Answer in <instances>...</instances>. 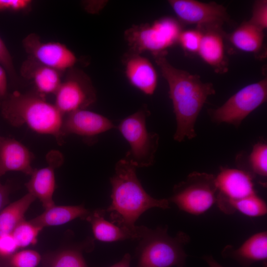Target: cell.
<instances>
[{
	"instance_id": "cell-1",
	"label": "cell",
	"mask_w": 267,
	"mask_h": 267,
	"mask_svg": "<svg viewBox=\"0 0 267 267\" xmlns=\"http://www.w3.org/2000/svg\"><path fill=\"white\" fill-rule=\"evenodd\" d=\"M136 169L125 157L117 162L115 173L110 178L112 201L105 211L109 214L111 222L135 233L139 240L143 225H135L137 220L152 208H170V202L148 194L137 177Z\"/></svg>"
},
{
	"instance_id": "cell-2",
	"label": "cell",
	"mask_w": 267,
	"mask_h": 267,
	"mask_svg": "<svg viewBox=\"0 0 267 267\" xmlns=\"http://www.w3.org/2000/svg\"><path fill=\"white\" fill-rule=\"evenodd\" d=\"M154 58L169 86L177 123L174 138L178 142L191 139L197 135L195 125L204 103L209 96L215 93L213 85L203 83L197 75L176 68L164 55Z\"/></svg>"
},
{
	"instance_id": "cell-3",
	"label": "cell",
	"mask_w": 267,
	"mask_h": 267,
	"mask_svg": "<svg viewBox=\"0 0 267 267\" xmlns=\"http://www.w3.org/2000/svg\"><path fill=\"white\" fill-rule=\"evenodd\" d=\"M1 113L14 127L25 125L39 134L53 136L59 144L63 142L61 126L64 115L39 93L13 92L3 100Z\"/></svg>"
},
{
	"instance_id": "cell-4",
	"label": "cell",
	"mask_w": 267,
	"mask_h": 267,
	"mask_svg": "<svg viewBox=\"0 0 267 267\" xmlns=\"http://www.w3.org/2000/svg\"><path fill=\"white\" fill-rule=\"evenodd\" d=\"M166 227L155 229L144 226L136 248V267H182L187 255L184 246L189 236L179 232L170 236Z\"/></svg>"
},
{
	"instance_id": "cell-5",
	"label": "cell",
	"mask_w": 267,
	"mask_h": 267,
	"mask_svg": "<svg viewBox=\"0 0 267 267\" xmlns=\"http://www.w3.org/2000/svg\"><path fill=\"white\" fill-rule=\"evenodd\" d=\"M181 32L176 19L165 17L150 23L133 25L124 35L130 52H149L155 57L164 55L166 49L178 42Z\"/></svg>"
},
{
	"instance_id": "cell-6",
	"label": "cell",
	"mask_w": 267,
	"mask_h": 267,
	"mask_svg": "<svg viewBox=\"0 0 267 267\" xmlns=\"http://www.w3.org/2000/svg\"><path fill=\"white\" fill-rule=\"evenodd\" d=\"M150 112L143 106L123 119L117 129L129 143L130 149L125 158L137 168L148 167L154 164L159 136L148 131L146 122Z\"/></svg>"
},
{
	"instance_id": "cell-7",
	"label": "cell",
	"mask_w": 267,
	"mask_h": 267,
	"mask_svg": "<svg viewBox=\"0 0 267 267\" xmlns=\"http://www.w3.org/2000/svg\"><path fill=\"white\" fill-rule=\"evenodd\" d=\"M218 193L214 175L193 172L174 186L173 194L168 200L180 210L199 215L216 203Z\"/></svg>"
},
{
	"instance_id": "cell-8",
	"label": "cell",
	"mask_w": 267,
	"mask_h": 267,
	"mask_svg": "<svg viewBox=\"0 0 267 267\" xmlns=\"http://www.w3.org/2000/svg\"><path fill=\"white\" fill-rule=\"evenodd\" d=\"M267 99V80L244 87L231 96L222 105L209 110L211 120L216 123H227L238 128L252 112Z\"/></svg>"
},
{
	"instance_id": "cell-9",
	"label": "cell",
	"mask_w": 267,
	"mask_h": 267,
	"mask_svg": "<svg viewBox=\"0 0 267 267\" xmlns=\"http://www.w3.org/2000/svg\"><path fill=\"white\" fill-rule=\"evenodd\" d=\"M54 105L64 116L86 109L96 99L95 90L89 78L80 70L70 69L55 93Z\"/></svg>"
},
{
	"instance_id": "cell-10",
	"label": "cell",
	"mask_w": 267,
	"mask_h": 267,
	"mask_svg": "<svg viewBox=\"0 0 267 267\" xmlns=\"http://www.w3.org/2000/svg\"><path fill=\"white\" fill-rule=\"evenodd\" d=\"M22 45L29 58L59 72L73 68L77 61L75 53L65 44L56 42H44L34 33L25 37Z\"/></svg>"
},
{
	"instance_id": "cell-11",
	"label": "cell",
	"mask_w": 267,
	"mask_h": 267,
	"mask_svg": "<svg viewBox=\"0 0 267 267\" xmlns=\"http://www.w3.org/2000/svg\"><path fill=\"white\" fill-rule=\"evenodd\" d=\"M169 3L178 17L186 23L218 27L228 21L225 8L215 2L170 0Z\"/></svg>"
},
{
	"instance_id": "cell-12",
	"label": "cell",
	"mask_w": 267,
	"mask_h": 267,
	"mask_svg": "<svg viewBox=\"0 0 267 267\" xmlns=\"http://www.w3.org/2000/svg\"><path fill=\"white\" fill-rule=\"evenodd\" d=\"M48 165L40 169H34L31 178L26 184L28 193L39 199L45 210L55 205L53 195L55 188L54 170L63 161L62 154L52 150L46 156Z\"/></svg>"
},
{
	"instance_id": "cell-13",
	"label": "cell",
	"mask_w": 267,
	"mask_h": 267,
	"mask_svg": "<svg viewBox=\"0 0 267 267\" xmlns=\"http://www.w3.org/2000/svg\"><path fill=\"white\" fill-rule=\"evenodd\" d=\"M116 127L107 118L98 113L82 109L64 116L61 126L63 137L75 134L85 138H93Z\"/></svg>"
},
{
	"instance_id": "cell-14",
	"label": "cell",
	"mask_w": 267,
	"mask_h": 267,
	"mask_svg": "<svg viewBox=\"0 0 267 267\" xmlns=\"http://www.w3.org/2000/svg\"><path fill=\"white\" fill-rule=\"evenodd\" d=\"M253 178L239 169L222 168L216 177L217 202L236 200L256 193Z\"/></svg>"
},
{
	"instance_id": "cell-15",
	"label": "cell",
	"mask_w": 267,
	"mask_h": 267,
	"mask_svg": "<svg viewBox=\"0 0 267 267\" xmlns=\"http://www.w3.org/2000/svg\"><path fill=\"white\" fill-rule=\"evenodd\" d=\"M124 62L129 83L144 94L152 95L157 86L158 75L150 61L141 54L129 52Z\"/></svg>"
},
{
	"instance_id": "cell-16",
	"label": "cell",
	"mask_w": 267,
	"mask_h": 267,
	"mask_svg": "<svg viewBox=\"0 0 267 267\" xmlns=\"http://www.w3.org/2000/svg\"><path fill=\"white\" fill-rule=\"evenodd\" d=\"M33 153L14 138L0 136V177L9 171L31 175L34 171Z\"/></svg>"
},
{
	"instance_id": "cell-17",
	"label": "cell",
	"mask_w": 267,
	"mask_h": 267,
	"mask_svg": "<svg viewBox=\"0 0 267 267\" xmlns=\"http://www.w3.org/2000/svg\"><path fill=\"white\" fill-rule=\"evenodd\" d=\"M21 74L30 79L41 95L55 93L62 81L59 71L29 58L21 67Z\"/></svg>"
},
{
	"instance_id": "cell-18",
	"label": "cell",
	"mask_w": 267,
	"mask_h": 267,
	"mask_svg": "<svg viewBox=\"0 0 267 267\" xmlns=\"http://www.w3.org/2000/svg\"><path fill=\"white\" fill-rule=\"evenodd\" d=\"M223 254L238 261L244 267L267 259V233H257L247 239L238 248L228 245L225 247Z\"/></svg>"
},
{
	"instance_id": "cell-19",
	"label": "cell",
	"mask_w": 267,
	"mask_h": 267,
	"mask_svg": "<svg viewBox=\"0 0 267 267\" xmlns=\"http://www.w3.org/2000/svg\"><path fill=\"white\" fill-rule=\"evenodd\" d=\"M104 209H97L90 212L85 220L91 226L94 237L103 242H115L126 239H138L133 232L121 227L111 221L105 219Z\"/></svg>"
},
{
	"instance_id": "cell-20",
	"label": "cell",
	"mask_w": 267,
	"mask_h": 267,
	"mask_svg": "<svg viewBox=\"0 0 267 267\" xmlns=\"http://www.w3.org/2000/svg\"><path fill=\"white\" fill-rule=\"evenodd\" d=\"M90 212L83 205H54L45 210L44 212L31 221L43 228L46 226L62 225L77 218L85 220Z\"/></svg>"
},
{
	"instance_id": "cell-21",
	"label": "cell",
	"mask_w": 267,
	"mask_h": 267,
	"mask_svg": "<svg viewBox=\"0 0 267 267\" xmlns=\"http://www.w3.org/2000/svg\"><path fill=\"white\" fill-rule=\"evenodd\" d=\"M218 28L210 27L211 30L202 33L198 52L207 63L220 68L224 63V45L222 35L215 30Z\"/></svg>"
},
{
	"instance_id": "cell-22",
	"label": "cell",
	"mask_w": 267,
	"mask_h": 267,
	"mask_svg": "<svg viewBox=\"0 0 267 267\" xmlns=\"http://www.w3.org/2000/svg\"><path fill=\"white\" fill-rule=\"evenodd\" d=\"M36 198L27 194L10 203L0 212V235L11 234L15 227L24 219L28 208Z\"/></svg>"
},
{
	"instance_id": "cell-23",
	"label": "cell",
	"mask_w": 267,
	"mask_h": 267,
	"mask_svg": "<svg viewBox=\"0 0 267 267\" xmlns=\"http://www.w3.org/2000/svg\"><path fill=\"white\" fill-rule=\"evenodd\" d=\"M217 204L225 214L238 211L250 217H257L264 216L267 213L266 202L256 193L236 200L219 201Z\"/></svg>"
},
{
	"instance_id": "cell-24",
	"label": "cell",
	"mask_w": 267,
	"mask_h": 267,
	"mask_svg": "<svg viewBox=\"0 0 267 267\" xmlns=\"http://www.w3.org/2000/svg\"><path fill=\"white\" fill-rule=\"evenodd\" d=\"M264 37L263 30L248 21L233 32L230 40L233 45L241 50L256 52L262 46Z\"/></svg>"
},
{
	"instance_id": "cell-25",
	"label": "cell",
	"mask_w": 267,
	"mask_h": 267,
	"mask_svg": "<svg viewBox=\"0 0 267 267\" xmlns=\"http://www.w3.org/2000/svg\"><path fill=\"white\" fill-rule=\"evenodd\" d=\"M44 261L45 267H88L82 250L77 248L51 254L45 257Z\"/></svg>"
},
{
	"instance_id": "cell-26",
	"label": "cell",
	"mask_w": 267,
	"mask_h": 267,
	"mask_svg": "<svg viewBox=\"0 0 267 267\" xmlns=\"http://www.w3.org/2000/svg\"><path fill=\"white\" fill-rule=\"evenodd\" d=\"M42 228L31 221L24 220L13 229L11 234L19 248L35 245Z\"/></svg>"
},
{
	"instance_id": "cell-27",
	"label": "cell",
	"mask_w": 267,
	"mask_h": 267,
	"mask_svg": "<svg viewBox=\"0 0 267 267\" xmlns=\"http://www.w3.org/2000/svg\"><path fill=\"white\" fill-rule=\"evenodd\" d=\"M249 171L253 177L267 176V145L262 142L255 144L249 156Z\"/></svg>"
},
{
	"instance_id": "cell-28",
	"label": "cell",
	"mask_w": 267,
	"mask_h": 267,
	"mask_svg": "<svg viewBox=\"0 0 267 267\" xmlns=\"http://www.w3.org/2000/svg\"><path fill=\"white\" fill-rule=\"evenodd\" d=\"M40 254L32 250L15 252L6 262V267H36L41 261Z\"/></svg>"
},
{
	"instance_id": "cell-29",
	"label": "cell",
	"mask_w": 267,
	"mask_h": 267,
	"mask_svg": "<svg viewBox=\"0 0 267 267\" xmlns=\"http://www.w3.org/2000/svg\"><path fill=\"white\" fill-rule=\"evenodd\" d=\"M202 33L197 30H188L181 31L178 40L181 46L186 51L198 52Z\"/></svg>"
},
{
	"instance_id": "cell-30",
	"label": "cell",
	"mask_w": 267,
	"mask_h": 267,
	"mask_svg": "<svg viewBox=\"0 0 267 267\" xmlns=\"http://www.w3.org/2000/svg\"><path fill=\"white\" fill-rule=\"evenodd\" d=\"M18 249L11 233L0 235V265L5 266L7 260Z\"/></svg>"
},
{
	"instance_id": "cell-31",
	"label": "cell",
	"mask_w": 267,
	"mask_h": 267,
	"mask_svg": "<svg viewBox=\"0 0 267 267\" xmlns=\"http://www.w3.org/2000/svg\"><path fill=\"white\" fill-rule=\"evenodd\" d=\"M250 23L264 30L267 27V2L259 0L255 2Z\"/></svg>"
},
{
	"instance_id": "cell-32",
	"label": "cell",
	"mask_w": 267,
	"mask_h": 267,
	"mask_svg": "<svg viewBox=\"0 0 267 267\" xmlns=\"http://www.w3.org/2000/svg\"><path fill=\"white\" fill-rule=\"evenodd\" d=\"M0 65L11 78H16V74L11 54L4 42L0 37Z\"/></svg>"
},
{
	"instance_id": "cell-33",
	"label": "cell",
	"mask_w": 267,
	"mask_h": 267,
	"mask_svg": "<svg viewBox=\"0 0 267 267\" xmlns=\"http://www.w3.org/2000/svg\"><path fill=\"white\" fill-rule=\"evenodd\" d=\"M31 3L30 0H0V11H22L28 9Z\"/></svg>"
},
{
	"instance_id": "cell-34",
	"label": "cell",
	"mask_w": 267,
	"mask_h": 267,
	"mask_svg": "<svg viewBox=\"0 0 267 267\" xmlns=\"http://www.w3.org/2000/svg\"><path fill=\"white\" fill-rule=\"evenodd\" d=\"M7 74L5 69L0 65V99L3 100L7 97Z\"/></svg>"
},
{
	"instance_id": "cell-35",
	"label": "cell",
	"mask_w": 267,
	"mask_h": 267,
	"mask_svg": "<svg viewBox=\"0 0 267 267\" xmlns=\"http://www.w3.org/2000/svg\"><path fill=\"white\" fill-rule=\"evenodd\" d=\"M11 187L9 185L3 184L0 180V212L6 205L9 201V195L10 193Z\"/></svg>"
},
{
	"instance_id": "cell-36",
	"label": "cell",
	"mask_w": 267,
	"mask_h": 267,
	"mask_svg": "<svg viewBox=\"0 0 267 267\" xmlns=\"http://www.w3.org/2000/svg\"><path fill=\"white\" fill-rule=\"evenodd\" d=\"M131 256L130 254L124 255L122 259L109 267H130Z\"/></svg>"
},
{
	"instance_id": "cell-37",
	"label": "cell",
	"mask_w": 267,
	"mask_h": 267,
	"mask_svg": "<svg viewBox=\"0 0 267 267\" xmlns=\"http://www.w3.org/2000/svg\"><path fill=\"white\" fill-rule=\"evenodd\" d=\"M204 259L210 267H223L211 256H206Z\"/></svg>"
},
{
	"instance_id": "cell-38",
	"label": "cell",
	"mask_w": 267,
	"mask_h": 267,
	"mask_svg": "<svg viewBox=\"0 0 267 267\" xmlns=\"http://www.w3.org/2000/svg\"><path fill=\"white\" fill-rule=\"evenodd\" d=\"M0 267H6L4 266H2V265H0Z\"/></svg>"
}]
</instances>
